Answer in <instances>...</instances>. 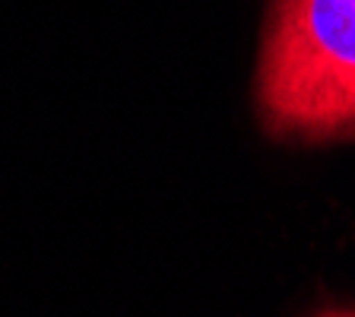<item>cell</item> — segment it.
<instances>
[{
	"mask_svg": "<svg viewBox=\"0 0 355 317\" xmlns=\"http://www.w3.org/2000/svg\"><path fill=\"white\" fill-rule=\"evenodd\" d=\"M311 317H355V305H324Z\"/></svg>",
	"mask_w": 355,
	"mask_h": 317,
	"instance_id": "7a4b0ae2",
	"label": "cell"
},
{
	"mask_svg": "<svg viewBox=\"0 0 355 317\" xmlns=\"http://www.w3.org/2000/svg\"><path fill=\"white\" fill-rule=\"evenodd\" d=\"M254 108L276 143L355 140V0H266Z\"/></svg>",
	"mask_w": 355,
	"mask_h": 317,
	"instance_id": "6da1fadb",
	"label": "cell"
}]
</instances>
